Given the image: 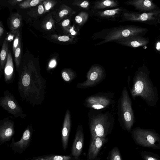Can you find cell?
Returning a JSON list of instances; mask_svg holds the SVG:
<instances>
[{
	"label": "cell",
	"mask_w": 160,
	"mask_h": 160,
	"mask_svg": "<svg viewBox=\"0 0 160 160\" xmlns=\"http://www.w3.org/2000/svg\"><path fill=\"white\" fill-rule=\"evenodd\" d=\"M45 79L36 68L24 67L19 78L18 89L22 98L34 105L41 104L46 94Z\"/></svg>",
	"instance_id": "obj_1"
},
{
	"label": "cell",
	"mask_w": 160,
	"mask_h": 160,
	"mask_svg": "<svg viewBox=\"0 0 160 160\" xmlns=\"http://www.w3.org/2000/svg\"><path fill=\"white\" fill-rule=\"evenodd\" d=\"M91 138H106L111 133L114 124V118L109 111L90 109L88 113Z\"/></svg>",
	"instance_id": "obj_2"
},
{
	"label": "cell",
	"mask_w": 160,
	"mask_h": 160,
	"mask_svg": "<svg viewBox=\"0 0 160 160\" xmlns=\"http://www.w3.org/2000/svg\"><path fill=\"white\" fill-rule=\"evenodd\" d=\"M131 93L133 98L139 96L148 103L154 102L156 98L155 90L150 79L147 74L142 72L134 76Z\"/></svg>",
	"instance_id": "obj_3"
},
{
	"label": "cell",
	"mask_w": 160,
	"mask_h": 160,
	"mask_svg": "<svg viewBox=\"0 0 160 160\" xmlns=\"http://www.w3.org/2000/svg\"><path fill=\"white\" fill-rule=\"evenodd\" d=\"M118 119L122 126L130 131L134 122L132 102L127 88L125 87L118 100Z\"/></svg>",
	"instance_id": "obj_4"
},
{
	"label": "cell",
	"mask_w": 160,
	"mask_h": 160,
	"mask_svg": "<svg viewBox=\"0 0 160 160\" xmlns=\"http://www.w3.org/2000/svg\"><path fill=\"white\" fill-rule=\"evenodd\" d=\"M114 94L112 92H99L87 97L84 105L86 108L96 110L105 109L115 104Z\"/></svg>",
	"instance_id": "obj_5"
},
{
	"label": "cell",
	"mask_w": 160,
	"mask_h": 160,
	"mask_svg": "<svg viewBox=\"0 0 160 160\" xmlns=\"http://www.w3.org/2000/svg\"><path fill=\"white\" fill-rule=\"evenodd\" d=\"M106 76L105 70L102 67L98 65H93L87 73L86 80L78 83L76 87L85 89L95 86L102 81Z\"/></svg>",
	"instance_id": "obj_6"
},
{
	"label": "cell",
	"mask_w": 160,
	"mask_h": 160,
	"mask_svg": "<svg viewBox=\"0 0 160 160\" xmlns=\"http://www.w3.org/2000/svg\"><path fill=\"white\" fill-rule=\"evenodd\" d=\"M145 30L132 26H125L116 28L108 33L103 40L97 44H101L118 40L136 36Z\"/></svg>",
	"instance_id": "obj_7"
},
{
	"label": "cell",
	"mask_w": 160,
	"mask_h": 160,
	"mask_svg": "<svg viewBox=\"0 0 160 160\" xmlns=\"http://www.w3.org/2000/svg\"><path fill=\"white\" fill-rule=\"evenodd\" d=\"M132 132L133 138L138 144L145 147H157L156 143L159 138L155 133L139 128L135 129Z\"/></svg>",
	"instance_id": "obj_8"
},
{
	"label": "cell",
	"mask_w": 160,
	"mask_h": 160,
	"mask_svg": "<svg viewBox=\"0 0 160 160\" xmlns=\"http://www.w3.org/2000/svg\"><path fill=\"white\" fill-rule=\"evenodd\" d=\"M0 104L5 110L16 118H23L25 117L22 109L13 95L8 91H5L4 97L1 98Z\"/></svg>",
	"instance_id": "obj_9"
},
{
	"label": "cell",
	"mask_w": 160,
	"mask_h": 160,
	"mask_svg": "<svg viewBox=\"0 0 160 160\" xmlns=\"http://www.w3.org/2000/svg\"><path fill=\"white\" fill-rule=\"evenodd\" d=\"M33 131L32 126L28 125L24 131L19 141L16 142L14 138H12L9 146L14 153L21 154L29 147L32 141Z\"/></svg>",
	"instance_id": "obj_10"
},
{
	"label": "cell",
	"mask_w": 160,
	"mask_h": 160,
	"mask_svg": "<svg viewBox=\"0 0 160 160\" xmlns=\"http://www.w3.org/2000/svg\"><path fill=\"white\" fill-rule=\"evenodd\" d=\"M84 137L82 126H78L73 140L70 155L80 158L84 145Z\"/></svg>",
	"instance_id": "obj_11"
},
{
	"label": "cell",
	"mask_w": 160,
	"mask_h": 160,
	"mask_svg": "<svg viewBox=\"0 0 160 160\" xmlns=\"http://www.w3.org/2000/svg\"><path fill=\"white\" fill-rule=\"evenodd\" d=\"M91 139L88 152L87 160L95 159L102 147L108 141L106 138L97 137Z\"/></svg>",
	"instance_id": "obj_12"
},
{
	"label": "cell",
	"mask_w": 160,
	"mask_h": 160,
	"mask_svg": "<svg viewBox=\"0 0 160 160\" xmlns=\"http://www.w3.org/2000/svg\"><path fill=\"white\" fill-rule=\"evenodd\" d=\"M14 134V122L9 120L3 121L0 125V145L10 141Z\"/></svg>",
	"instance_id": "obj_13"
},
{
	"label": "cell",
	"mask_w": 160,
	"mask_h": 160,
	"mask_svg": "<svg viewBox=\"0 0 160 160\" xmlns=\"http://www.w3.org/2000/svg\"><path fill=\"white\" fill-rule=\"evenodd\" d=\"M71 126V112L67 109L65 113L62 132V143L64 151L67 149Z\"/></svg>",
	"instance_id": "obj_14"
},
{
	"label": "cell",
	"mask_w": 160,
	"mask_h": 160,
	"mask_svg": "<svg viewBox=\"0 0 160 160\" xmlns=\"http://www.w3.org/2000/svg\"><path fill=\"white\" fill-rule=\"evenodd\" d=\"M115 42L123 46L132 48H136L146 44L148 41L145 39L136 36L119 39Z\"/></svg>",
	"instance_id": "obj_15"
},
{
	"label": "cell",
	"mask_w": 160,
	"mask_h": 160,
	"mask_svg": "<svg viewBox=\"0 0 160 160\" xmlns=\"http://www.w3.org/2000/svg\"><path fill=\"white\" fill-rule=\"evenodd\" d=\"M13 70V64L11 54L10 51L4 69V80L6 82L9 83L12 81Z\"/></svg>",
	"instance_id": "obj_16"
},
{
	"label": "cell",
	"mask_w": 160,
	"mask_h": 160,
	"mask_svg": "<svg viewBox=\"0 0 160 160\" xmlns=\"http://www.w3.org/2000/svg\"><path fill=\"white\" fill-rule=\"evenodd\" d=\"M126 3L142 10H150L153 9L155 7L153 3L149 0L129 1L126 2Z\"/></svg>",
	"instance_id": "obj_17"
},
{
	"label": "cell",
	"mask_w": 160,
	"mask_h": 160,
	"mask_svg": "<svg viewBox=\"0 0 160 160\" xmlns=\"http://www.w3.org/2000/svg\"><path fill=\"white\" fill-rule=\"evenodd\" d=\"M123 16L125 19L131 21H145L153 18L152 14L150 13L139 14L125 12L124 13Z\"/></svg>",
	"instance_id": "obj_18"
},
{
	"label": "cell",
	"mask_w": 160,
	"mask_h": 160,
	"mask_svg": "<svg viewBox=\"0 0 160 160\" xmlns=\"http://www.w3.org/2000/svg\"><path fill=\"white\" fill-rule=\"evenodd\" d=\"M119 2L114 0H102L96 2L93 8L95 9H102L105 8H111L117 7Z\"/></svg>",
	"instance_id": "obj_19"
},
{
	"label": "cell",
	"mask_w": 160,
	"mask_h": 160,
	"mask_svg": "<svg viewBox=\"0 0 160 160\" xmlns=\"http://www.w3.org/2000/svg\"><path fill=\"white\" fill-rule=\"evenodd\" d=\"M8 43L7 41L5 40L2 45L0 55L1 59L0 79L2 76V71L4 69L7 62L9 53V52H8Z\"/></svg>",
	"instance_id": "obj_20"
},
{
	"label": "cell",
	"mask_w": 160,
	"mask_h": 160,
	"mask_svg": "<svg viewBox=\"0 0 160 160\" xmlns=\"http://www.w3.org/2000/svg\"><path fill=\"white\" fill-rule=\"evenodd\" d=\"M122 11L121 7L105 10L98 11L96 12L97 15L101 18L109 19L114 18L119 14Z\"/></svg>",
	"instance_id": "obj_21"
},
{
	"label": "cell",
	"mask_w": 160,
	"mask_h": 160,
	"mask_svg": "<svg viewBox=\"0 0 160 160\" xmlns=\"http://www.w3.org/2000/svg\"><path fill=\"white\" fill-rule=\"evenodd\" d=\"M62 76L64 81L70 82L77 77V73L72 69L66 68L62 71Z\"/></svg>",
	"instance_id": "obj_22"
},
{
	"label": "cell",
	"mask_w": 160,
	"mask_h": 160,
	"mask_svg": "<svg viewBox=\"0 0 160 160\" xmlns=\"http://www.w3.org/2000/svg\"><path fill=\"white\" fill-rule=\"evenodd\" d=\"M44 158L50 160H80L71 155L64 156L56 154H48L42 156Z\"/></svg>",
	"instance_id": "obj_23"
},
{
	"label": "cell",
	"mask_w": 160,
	"mask_h": 160,
	"mask_svg": "<svg viewBox=\"0 0 160 160\" xmlns=\"http://www.w3.org/2000/svg\"><path fill=\"white\" fill-rule=\"evenodd\" d=\"M88 18V14L87 12L82 11L76 16L75 21L79 26H81L85 23Z\"/></svg>",
	"instance_id": "obj_24"
},
{
	"label": "cell",
	"mask_w": 160,
	"mask_h": 160,
	"mask_svg": "<svg viewBox=\"0 0 160 160\" xmlns=\"http://www.w3.org/2000/svg\"><path fill=\"white\" fill-rule=\"evenodd\" d=\"M108 160H122L120 152L118 148L115 147L110 151Z\"/></svg>",
	"instance_id": "obj_25"
},
{
	"label": "cell",
	"mask_w": 160,
	"mask_h": 160,
	"mask_svg": "<svg viewBox=\"0 0 160 160\" xmlns=\"http://www.w3.org/2000/svg\"><path fill=\"white\" fill-rule=\"evenodd\" d=\"M74 6L86 9H88L90 6V2L88 1L84 0H76L72 3Z\"/></svg>",
	"instance_id": "obj_26"
},
{
	"label": "cell",
	"mask_w": 160,
	"mask_h": 160,
	"mask_svg": "<svg viewBox=\"0 0 160 160\" xmlns=\"http://www.w3.org/2000/svg\"><path fill=\"white\" fill-rule=\"evenodd\" d=\"M20 45V44L14 52L15 60L17 68H19L20 62L21 47Z\"/></svg>",
	"instance_id": "obj_27"
},
{
	"label": "cell",
	"mask_w": 160,
	"mask_h": 160,
	"mask_svg": "<svg viewBox=\"0 0 160 160\" xmlns=\"http://www.w3.org/2000/svg\"><path fill=\"white\" fill-rule=\"evenodd\" d=\"M42 1L39 0L26 1L22 3L20 5L22 8H26L29 7H34L36 6L40 2Z\"/></svg>",
	"instance_id": "obj_28"
},
{
	"label": "cell",
	"mask_w": 160,
	"mask_h": 160,
	"mask_svg": "<svg viewBox=\"0 0 160 160\" xmlns=\"http://www.w3.org/2000/svg\"><path fill=\"white\" fill-rule=\"evenodd\" d=\"M21 22L20 19L18 18H14L12 21V27L13 29L18 28L21 24Z\"/></svg>",
	"instance_id": "obj_29"
},
{
	"label": "cell",
	"mask_w": 160,
	"mask_h": 160,
	"mask_svg": "<svg viewBox=\"0 0 160 160\" xmlns=\"http://www.w3.org/2000/svg\"><path fill=\"white\" fill-rule=\"evenodd\" d=\"M20 38L19 34L18 33L16 37V38L14 40L13 43V49L14 52L15 51L16 48H18L20 44Z\"/></svg>",
	"instance_id": "obj_30"
},
{
	"label": "cell",
	"mask_w": 160,
	"mask_h": 160,
	"mask_svg": "<svg viewBox=\"0 0 160 160\" xmlns=\"http://www.w3.org/2000/svg\"><path fill=\"white\" fill-rule=\"evenodd\" d=\"M58 39L60 41L63 42L72 40V39L71 38H70L69 36L66 35L59 36L58 37Z\"/></svg>",
	"instance_id": "obj_31"
},
{
	"label": "cell",
	"mask_w": 160,
	"mask_h": 160,
	"mask_svg": "<svg viewBox=\"0 0 160 160\" xmlns=\"http://www.w3.org/2000/svg\"><path fill=\"white\" fill-rule=\"evenodd\" d=\"M70 22L69 19H66L64 20L62 23V25L63 27H67L69 26Z\"/></svg>",
	"instance_id": "obj_32"
},
{
	"label": "cell",
	"mask_w": 160,
	"mask_h": 160,
	"mask_svg": "<svg viewBox=\"0 0 160 160\" xmlns=\"http://www.w3.org/2000/svg\"><path fill=\"white\" fill-rule=\"evenodd\" d=\"M44 12V8L43 6L40 5L38 6V12L39 14H42Z\"/></svg>",
	"instance_id": "obj_33"
},
{
	"label": "cell",
	"mask_w": 160,
	"mask_h": 160,
	"mask_svg": "<svg viewBox=\"0 0 160 160\" xmlns=\"http://www.w3.org/2000/svg\"><path fill=\"white\" fill-rule=\"evenodd\" d=\"M52 7V3L50 2H47L45 5V7L46 10H48L50 9Z\"/></svg>",
	"instance_id": "obj_34"
},
{
	"label": "cell",
	"mask_w": 160,
	"mask_h": 160,
	"mask_svg": "<svg viewBox=\"0 0 160 160\" xmlns=\"http://www.w3.org/2000/svg\"><path fill=\"white\" fill-rule=\"evenodd\" d=\"M30 160H50L44 158L42 156L33 157Z\"/></svg>",
	"instance_id": "obj_35"
},
{
	"label": "cell",
	"mask_w": 160,
	"mask_h": 160,
	"mask_svg": "<svg viewBox=\"0 0 160 160\" xmlns=\"http://www.w3.org/2000/svg\"><path fill=\"white\" fill-rule=\"evenodd\" d=\"M56 63V62L55 60H52L50 62L49 64V67L51 68H53L55 66Z\"/></svg>",
	"instance_id": "obj_36"
},
{
	"label": "cell",
	"mask_w": 160,
	"mask_h": 160,
	"mask_svg": "<svg viewBox=\"0 0 160 160\" xmlns=\"http://www.w3.org/2000/svg\"><path fill=\"white\" fill-rule=\"evenodd\" d=\"M46 28L48 30L51 29L52 27V24L50 22H48L46 24Z\"/></svg>",
	"instance_id": "obj_37"
},
{
	"label": "cell",
	"mask_w": 160,
	"mask_h": 160,
	"mask_svg": "<svg viewBox=\"0 0 160 160\" xmlns=\"http://www.w3.org/2000/svg\"><path fill=\"white\" fill-rule=\"evenodd\" d=\"M145 160H158L156 158L149 156H145L144 157Z\"/></svg>",
	"instance_id": "obj_38"
},
{
	"label": "cell",
	"mask_w": 160,
	"mask_h": 160,
	"mask_svg": "<svg viewBox=\"0 0 160 160\" xmlns=\"http://www.w3.org/2000/svg\"><path fill=\"white\" fill-rule=\"evenodd\" d=\"M4 32V29L2 27L1 24H0V38H1Z\"/></svg>",
	"instance_id": "obj_39"
},
{
	"label": "cell",
	"mask_w": 160,
	"mask_h": 160,
	"mask_svg": "<svg viewBox=\"0 0 160 160\" xmlns=\"http://www.w3.org/2000/svg\"><path fill=\"white\" fill-rule=\"evenodd\" d=\"M70 32L72 35H74L76 34V32L72 28H71L70 29Z\"/></svg>",
	"instance_id": "obj_40"
},
{
	"label": "cell",
	"mask_w": 160,
	"mask_h": 160,
	"mask_svg": "<svg viewBox=\"0 0 160 160\" xmlns=\"http://www.w3.org/2000/svg\"><path fill=\"white\" fill-rule=\"evenodd\" d=\"M156 48H157V49L158 50L160 49V42H159L157 43Z\"/></svg>",
	"instance_id": "obj_41"
},
{
	"label": "cell",
	"mask_w": 160,
	"mask_h": 160,
	"mask_svg": "<svg viewBox=\"0 0 160 160\" xmlns=\"http://www.w3.org/2000/svg\"><path fill=\"white\" fill-rule=\"evenodd\" d=\"M12 39H13V36L11 35H10L8 38V40H12Z\"/></svg>",
	"instance_id": "obj_42"
},
{
	"label": "cell",
	"mask_w": 160,
	"mask_h": 160,
	"mask_svg": "<svg viewBox=\"0 0 160 160\" xmlns=\"http://www.w3.org/2000/svg\"><path fill=\"white\" fill-rule=\"evenodd\" d=\"M94 160H100V157H97Z\"/></svg>",
	"instance_id": "obj_43"
}]
</instances>
